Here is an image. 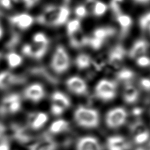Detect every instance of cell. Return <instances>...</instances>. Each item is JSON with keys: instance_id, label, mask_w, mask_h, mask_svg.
<instances>
[{"instance_id": "obj_32", "label": "cell", "mask_w": 150, "mask_h": 150, "mask_svg": "<svg viewBox=\"0 0 150 150\" xmlns=\"http://www.w3.org/2000/svg\"><path fill=\"white\" fill-rule=\"evenodd\" d=\"M139 25L142 31H147L150 26V11L141 16L139 21Z\"/></svg>"}, {"instance_id": "obj_27", "label": "cell", "mask_w": 150, "mask_h": 150, "mask_svg": "<svg viewBox=\"0 0 150 150\" xmlns=\"http://www.w3.org/2000/svg\"><path fill=\"white\" fill-rule=\"evenodd\" d=\"M108 62V55L102 54L92 59V66L94 67L95 70L101 71L107 65Z\"/></svg>"}, {"instance_id": "obj_15", "label": "cell", "mask_w": 150, "mask_h": 150, "mask_svg": "<svg viewBox=\"0 0 150 150\" xmlns=\"http://www.w3.org/2000/svg\"><path fill=\"white\" fill-rule=\"evenodd\" d=\"M102 146L97 138L85 136L80 138L77 144V150H102Z\"/></svg>"}, {"instance_id": "obj_30", "label": "cell", "mask_w": 150, "mask_h": 150, "mask_svg": "<svg viewBox=\"0 0 150 150\" xmlns=\"http://www.w3.org/2000/svg\"><path fill=\"white\" fill-rule=\"evenodd\" d=\"M124 0H111L110 8L114 15L116 16L122 13V5Z\"/></svg>"}, {"instance_id": "obj_42", "label": "cell", "mask_w": 150, "mask_h": 150, "mask_svg": "<svg viewBox=\"0 0 150 150\" xmlns=\"http://www.w3.org/2000/svg\"><path fill=\"white\" fill-rule=\"evenodd\" d=\"M143 110L140 108H136L133 109L132 111V113L133 115H136V116H139L140 115L141 113H142Z\"/></svg>"}, {"instance_id": "obj_11", "label": "cell", "mask_w": 150, "mask_h": 150, "mask_svg": "<svg viewBox=\"0 0 150 150\" xmlns=\"http://www.w3.org/2000/svg\"><path fill=\"white\" fill-rule=\"evenodd\" d=\"M25 78L18 76L9 71L0 73V90H7L13 85L25 82Z\"/></svg>"}, {"instance_id": "obj_8", "label": "cell", "mask_w": 150, "mask_h": 150, "mask_svg": "<svg viewBox=\"0 0 150 150\" xmlns=\"http://www.w3.org/2000/svg\"><path fill=\"white\" fill-rule=\"evenodd\" d=\"M126 55V50L122 45L118 44L110 51L108 54V62L107 65L112 71L116 72L121 69L122 64L124 60Z\"/></svg>"}, {"instance_id": "obj_31", "label": "cell", "mask_w": 150, "mask_h": 150, "mask_svg": "<svg viewBox=\"0 0 150 150\" xmlns=\"http://www.w3.org/2000/svg\"><path fill=\"white\" fill-rule=\"evenodd\" d=\"M146 130H147L146 125L144 124L143 122L140 121V120L134 122L130 126V132L132 133L133 136H135L141 132H145Z\"/></svg>"}, {"instance_id": "obj_34", "label": "cell", "mask_w": 150, "mask_h": 150, "mask_svg": "<svg viewBox=\"0 0 150 150\" xmlns=\"http://www.w3.org/2000/svg\"><path fill=\"white\" fill-rule=\"evenodd\" d=\"M75 15L77 17V19H81V18H85L88 14V11L85 5H79L76 7L74 11Z\"/></svg>"}, {"instance_id": "obj_13", "label": "cell", "mask_w": 150, "mask_h": 150, "mask_svg": "<svg viewBox=\"0 0 150 150\" xmlns=\"http://www.w3.org/2000/svg\"><path fill=\"white\" fill-rule=\"evenodd\" d=\"M33 17L26 13H21L12 16L9 18L10 23L21 30L29 28L33 25Z\"/></svg>"}, {"instance_id": "obj_4", "label": "cell", "mask_w": 150, "mask_h": 150, "mask_svg": "<svg viewBox=\"0 0 150 150\" xmlns=\"http://www.w3.org/2000/svg\"><path fill=\"white\" fill-rule=\"evenodd\" d=\"M70 66V58L68 52L62 45H58L54 53L51 67L57 74H62L68 70Z\"/></svg>"}, {"instance_id": "obj_33", "label": "cell", "mask_w": 150, "mask_h": 150, "mask_svg": "<svg viewBox=\"0 0 150 150\" xmlns=\"http://www.w3.org/2000/svg\"><path fill=\"white\" fill-rule=\"evenodd\" d=\"M33 43L49 45L50 41L48 37L44 33H37L33 37Z\"/></svg>"}, {"instance_id": "obj_20", "label": "cell", "mask_w": 150, "mask_h": 150, "mask_svg": "<svg viewBox=\"0 0 150 150\" xmlns=\"http://www.w3.org/2000/svg\"><path fill=\"white\" fill-rule=\"evenodd\" d=\"M117 23L120 26V36L124 38L129 33L130 29L132 25V19L130 16L121 13L116 17Z\"/></svg>"}, {"instance_id": "obj_40", "label": "cell", "mask_w": 150, "mask_h": 150, "mask_svg": "<svg viewBox=\"0 0 150 150\" xmlns=\"http://www.w3.org/2000/svg\"><path fill=\"white\" fill-rule=\"evenodd\" d=\"M40 0H23L26 8H31L38 4Z\"/></svg>"}, {"instance_id": "obj_39", "label": "cell", "mask_w": 150, "mask_h": 150, "mask_svg": "<svg viewBox=\"0 0 150 150\" xmlns=\"http://www.w3.org/2000/svg\"><path fill=\"white\" fill-rule=\"evenodd\" d=\"M0 5L5 9H11L12 7L11 0H0Z\"/></svg>"}, {"instance_id": "obj_7", "label": "cell", "mask_w": 150, "mask_h": 150, "mask_svg": "<svg viewBox=\"0 0 150 150\" xmlns=\"http://www.w3.org/2000/svg\"><path fill=\"white\" fill-rule=\"evenodd\" d=\"M21 101L20 96L17 93H11L3 98L0 105L1 114L16 113L21 109Z\"/></svg>"}, {"instance_id": "obj_36", "label": "cell", "mask_w": 150, "mask_h": 150, "mask_svg": "<svg viewBox=\"0 0 150 150\" xmlns=\"http://www.w3.org/2000/svg\"><path fill=\"white\" fill-rule=\"evenodd\" d=\"M136 63L141 67H148L150 66V58L143 55L136 59Z\"/></svg>"}, {"instance_id": "obj_25", "label": "cell", "mask_w": 150, "mask_h": 150, "mask_svg": "<svg viewBox=\"0 0 150 150\" xmlns=\"http://www.w3.org/2000/svg\"><path fill=\"white\" fill-rule=\"evenodd\" d=\"M69 128V123L64 119H58L54 121L49 128L50 133L58 134L64 132Z\"/></svg>"}, {"instance_id": "obj_43", "label": "cell", "mask_w": 150, "mask_h": 150, "mask_svg": "<svg viewBox=\"0 0 150 150\" xmlns=\"http://www.w3.org/2000/svg\"><path fill=\"white\" fill-rule=\"evenodd\" d=\"M133 1L136 2V4L141 5H146L150 3V0H133Z\"/></svg>"}, {"instance_id": "obj_24", "label": "cell", "mask_w": 150, "mask_h": 150, "mask_svg": "<svg viewBox=\"0 0 150 150\" xmlns=\"http://www.w3.org/2000/svg\"><path fill=\"white\" fill-rule=\"evenodd\" d=\"M75 63L79 70H85L92 65V58L89 55L81 53L77 56Z\"/></svg>"}, {"instance_id": "obj_12", "label": "cell", "mask_w": 150, "mask_h": 150, "mask_svg": "<svg viewBox=\"0 0 150 150\" xmlns=\"http://www.w3.org/2000/svg\"><path fill=\"white\" fill-rule=\"evenodd\" d=\"M23 95L26 99L36 103L44 98L45 91L41 84L34 83L26 88L24 90Z\"/></svg>"}, {"instance_id": "obj_6", "label": "cell", "mask_w": 150, "mask_h": 150, "mask_svg": "<svg viewBox=\"0 0 150 150\" xmlns=\"http://www.w3.org/2000/svg\"><path fill=\"white\" fill-rule=\"evenodd\" d=\"M128 112L123 108H116L110 110L105 117L106 125L111 129H116L124 124Z\"/></svg>"}, {"instance_id": "obj_19", "label": "cell", "mask_w": 150, "mask_h": 150, "mask_svg": "<svg viewBox=\"0 0 150 150\" xmlns=\"http://www.w3.org/2000/svg\"><path fill=\"white\" fill-rule=\"evenodd\" d=\"M69 37V44L71 46L75 49H79L88 45L89 36H87L81 29Z\"/></svg>"}, {"instance_id": "obj_35", "label": "cell", "mask_w": 150, "mask_h": 150, "mask_svg": "<svg viewBox=\"0 0 150 150\" xmlns=\"http://www.w3.org/2000/svg\"><path fill=\"white\" fill-rule=\"evenodd\" d=\"M150 136V133L149 130H146L145 132H143L139 134L134 136V142L137 144H141L145 142L148 140Z\"/></svg>"}, {"instance_id": "obj_21", "label": "cell", "mask_w": 150, "mask_h": 150, "mask_svg": "<svg viewBox=\"0 0 150 150\" xmlns=\"http://www.w3.org/2000/svg\"><path fill=\"white\" fill-rule=\"evenodd\" d=\"M140 92L138 88L131 84L125 86L123 92V99L126 103L132 104L138 101Z\"/></svg>"}, {"instance_id": "obj_1", "label": "cell", "mask_w": 150, "mask_h": 150, "mask_svg": "<svg viewBox=\"0 0 150 150\" xmlns=\"http://www.w3.org/2000/svg\"><path fill=\"white\" fill-rule=\"evenodd\" d=\"M70 15V10L66 5L56 6L49 5L36 18L37 23L49 26H59L65 24Z\"/></svg>"}, {"instance_id": "obj_16", "label": "cell", "mask_w": 150, "mask_h": 150, "mask_svg": "<svg viewBox=\"0 0 150 150\" xmlns=\"http://www.w3.org/2000/svg\"><path fill=\"white\" fill-rule=\"evenodd\" d=\"M57 146V143L51 136L45 135L31 145L29 150H56Z\"/></svg>"}, {"instance_id": "obj_44", "label": "cell", "mask_w": 150, "mask_h": 150, "mask_svg": "<svg viewBox=\"0 0 150 150\" xmlns=\"http://www.w3.org/2000/svg\"><path fill=\"white\" fill-rule=\"evenodd\" d=\"M5 132V127H4V125L0 122V139L2 138Z\"/></svg>"}, {"instance_id": "obj_41", "label": "cell", "mask_w": 150, "mask_h": 150, "mask_svg": "<svg viewBox=\"0 0 150 150\" xmlns=\"http://www.w3.org/2000/svg\"><path fill=\"white\" fill-rule=\"evenodd\" d=\"M0 150H9V145L6 141L0 143Z\"/></svg>"}, {"instance_id": "obj_38", "label": "cell", "mask_w": 150, "mask_h": 150, "mask_svg": "<svg viewBox=\"0 0 150 150\" xmlns=\"http://www.w3.org/2000/svg\"><path fill=\"white\" fill-rule=\"evenodd\" d=\"M64 111L65 110L64 109L58 105H54V104H52V105H51V112L55 116H60L61 114H63Z\"/></svg>"}, {"instance_id": "obj_26", "label": "cell", "mask_w": 150, "mask_h": 150, "mask_svg": "<svg viewBox=\"0 0 150 150\" xmlns=\"http://www.w3.org/2000/svg\"><path fill=\"white\" fill-rule=\"evenodd\" d=\"M6 59L9 67L13 69L19 66L23 62V58L15 52H10L6 56Z\"/></svg>"}, {"instance_id": "obj_17", "label": "cell", "mask_w": 150, "mask_h": 150, "mask_svg": "<svg viewBox=\"0 0 150 150\" xmlns=\"http://www.w3.org/2000/svg\"><path fill=\"white\" fill-rule=\"evenodd\" d=\"M49 119V116L43 112H33L29 116L28 122L29 127L33 130H39L46 124Z\"/></svg>"}, {"instance_id": "obj_18", "label": "cell", "mask_w": 150, "mask_h": 150, "mask_svg": "<svg viewBox=\"0 0 150 150\" xmlns=\"http://www.w3.org/2000/svg\"><path fill=\"white\" fill-rule=\"evenodd\" d=\"M106 146L108 150H128L130 144L124 138L120 136H114L107 139Z\"/></svg>"}, {"instance_id": "obj_47", "label": "cell", "mask_w": 150, "mask_h": 150, "mask_svg": "<svg viewBox=\"0 0 150 150\" xmlns=\"http://www.w3.org/2000/svg\"><path fill=\"white\" fill-rule=\"evenodd\" d=\"M148 31L150 33V26H149V29H148Z\"/></svg>"}, {"instance_id": "obj_45", "label": "cell", "mask_w": 150, "mask_h": 150, "mask_svg": "<svg viewBox=\"0 0 150 150\" xmlns=\"http://www.w3.org/2000/svg\"><path fill=\"white\" fill-rule=\"evenodd\" d=\"M2 35H3V29L1 25H0V38L2 37Z\"/></svg>"}, {"instance_id": "obj_22", "label": "cell", "mask_w": 150, "mask_h": 150, "mask_svg": "<svg viewBox=\"0 0 150 150\" xmlns=\"http://www.w3.org/2000/svg\"><path fill=\"white\" fill-rule=\"evenodd\" d=\"M51 98H52V104H54V105L60 107L64 110L69 108L71 105V102L69 98L61 92L56 91L54 92Z\"/></svg>"}, {"instance_id": "obj_10", "label": "cell", "mask_w": 150, "mask_h": 150, "mask_svg": "<svg viewBox=\"0 0 150 150\" xmlns=\"http://www.w3.org/2000/svg\"><path fill=\"white\" fill-rule=\"evenodd\" d=\"M66 86L71 92L78 96L85 95L88 91L87 83L79 76H72L68 79L66 81Z\"/></svg>"}, {"instance_id": "obj_2", "label": "cell", "mask_w": 150, "mask_h": 150, "mask_svg": "<svg viewBox=\"0 0 150 150\" xmlns=\"http://www.w3.org/2000/svg\"><path fill=\"white\" fill-rule=\"evenodd\" d=\"M74 120L79 127L94 128L99 125L100 117L96 109L79 106L74 112Z\"/></svg>"}, {"instance_id": "obj_3", "label": "cell", "mask_w": 150, "mask_h": 150, "mask_svg": "<svg viewBox=\"0 0 150 150\" xmlns=\"http://www.w3.org/2000/svg\"><path fill=\"white\" fill-rule=\"evenodd\" d=\"M117 83L113 80L102 79L95 88V94L101 101L109 102L116 96Z\"/></svg>"}, {"instance_id": "obj_9", "label": "cell", "mask_w": 150, "mask_h": 150, "mask_svg": "<svg viewBox=\"0 0 150 150\" xmlns=\"http://www.w3.org/2000/svg\"><path fill=\"white\" fill-rule=\"evenodd\" d=\"M49 45L40 44H28L24 45L22 53L26 56L35 59H41L46 54Z\"/></svg>"}, {"instance_id": "obj_29", "label": "cell", "mask_w": 150, "mask_h": 150, "mask_svg": "<svg viewBox=\"0 0 150 150\" xmlns=\"http://www.w3.org/2000/svg\"><path fill=\"white\" fill-rule=\"evenodd\" d=\"M80 29H81V23H80L79 20L77 18L69 21L68 25H67V33H68L69 36L76 33Z\"/></svg>"}, {"instance_id": "obj_23", "label": "cell", "mask_w": 150, "mask_h": 150, "mask_svg": "<svg viewBox=\"0 0 150 150\" xmlns=\"http://www.w3.org/2000/svg\"><path fill=\"white\" fill-rule=\"evenodd\" d=\"M116 76L118 81L126 84H131L135 77V73L130 69L121 68L116 72Z\"/></svg>"}, {"instance_id": "obj_14", "label": "cell", "mask_w": 150, "mask_h": 150, "mask_svg": "<svg viewBox=\"0 0 150 150\" xmlns=\"http://www.w3.org/2000/svg\"><path fill=\"white\" fill-rule=\"evenodd\" d=\"M149 48V43L146 40L140 39L134 43L132 46L128 53V55L131 59H136L145 55Z\"/></svg>"}, {"instance_id": "obj_37", "label": "cell", "mask_w": 150, "mask_h": 150, "mask_svg": "<svg viewBox=\"0 0 150 150\" xmlns=\"http://www.w3.org/2000/svg\"><path fill=\"white\" fill-rule=\"evenodd\" d=\"M140 86L144 91L150 92V79L142 78L140 80Z\"/></svg>"}, {"instance_id": "obj_5", "label": "cell", "mask_w": 150, "mask_h": 150, "mask_svg": "<svg viewBox=\"0 0 150 150\" xmlns=\"http://www.w3.org/2000/svg\"><path fill=\"white\" fill-rule=\"evenodd\" d=\"M116 34V29L111 26H103L96 28L89 36L88 45L94 50H100L107 40Z\"/></svg>"}, {"instance_id": "obj_28", "label": "cell", "mask_w": 150, "mask_h": 150, "mask_svg": "<svg viewBox=\"0 0 150 150\" xmlns=\"http://www.w3.org/2000/svg\"><path fill=\"white\" fill-rule=\"evenodd\" d=\"M107 9H108V7L104 2L97 0L93 7L91 12L95 17H99L105 14Z\"/></svg>"}, {"instance_id": "obj_46", "label": "cell", "mask_w": 150, "mask_h": 150, "mask_svg": "<svg viewBox=\"0 0 150 150\" xmlns=\"http://www.w3.org/2000/svg\"><path fill=\"white\" fill-rule=\"evenodd\" d=\"M1 57H2V53H1V52H0V60H1Z\"/></svg>"}]
</instances>
